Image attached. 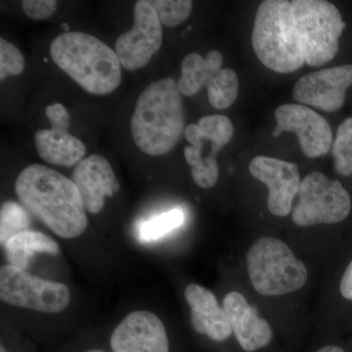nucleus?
<instances>
[{"label": "nucleus", "instance_id": "26", "mask_svg": "<svg viewBox=\"0 0 352 352\" xmlns=\"http://www.w3.org/2000/svg\"><path fill=\"white\" fill-rule=\"evenodd\" d=\"M58 2L55 0H23V11L34 20H46L56 11Z\"/></svg>", "mask_w": 352, "mask_h": 352}, {"label": "nucleus", "instance_id": "8", "mask_svg": "<svg viewBox=\"0 0 352 352\" xmlns=\"http://www.w3.org/2000/svg\"><path fill=\"white\" fill-rule=\"evenodd\" d=\"M0 298L12 307L55 314L69 307L71 292L65 284L6 264L0 268Z\"/></svg>", "mask_w": 352, "mask_h": 352}, {"label": "nucleus", "instance_id": "12", "mask_svg": "<svg viewBox=\"0 0 352 352\" xmlns=\"http://www.w3.org/2000/svg\"><path fill=\"white\" fill-rule=\"evenodd\" d=\"M251 175L268 188V210L275 217H288L300 187L298 166L275 157L258 156L249 164Z\"/></svg>", "mask_w": 352, "mask_h": 352}, {"label": "nucleus", "instance_id": "25", "mask_svg": "<svg viewBox=\"0 0 352 352\" xmlns=\"http://www.w3.org/2000/svg\"><path fill=\"white\" fill-rule=\"evenodd\" d=\"M24 69L25 58L21 51L13 43L0 38V80L20 76Z\"/></svg>", "mask_w": 352, "mask_h": 352}, {"label": "nucleus", "instance_id": "16", "mask_svg": "<svg viewBox=\"0 0 352 352\" xmlns=\"http://www.w3.org/2000/svg\"><path fill=\"white\" fill-rule=\"evenodd\" d=\"M223 309L236 339L245 351H256L270 344L273 331L270 323L259 316L244 295L239 292L227 294Z\"/></svg>", "mask_w": 352, "mask_h": 352}, {"label": "nucleus", "instance_id": "14", "mask_svg": "<svg viewBox=\"0 0 352 352\" xmlns=\"http://www.w3.org/2000/svg\"><path fill=\"white\" fill-rule=\"evenodd\" d=\"M110 346L112 352H170L163 322L147 310L127 315L113 330Z\"/></svg>", "mask_w": 352, "mask_h": 352}, {"label": "nucleus", "instance_id": "30", "mask_svg": "<svg viewBox=\"0 0 352 352\" xmlns=\"http://www.w3.org/2000/svg\"><path fill=\"white\" fill-rule=\"evenodd\" d=\"M0 352H8L3 344H0Z\"/></svg>", "mask_w": 352, "mask_h": 352}, {"label": "nucleus", "instance_id": "15", "mask_svg": "<svg viewBox=\"0 0 352 352\" xmlns=\"http://www.w3.org/2000/svg\"><path fill=\"white\" fill-rule=\"evenodd\" d=\"M71 179L80 192L85 210L94 214L103 210L105 198L118 193L120 187L112 166L105 157L96 154L76 164Z\"/></svg>", "mask_w": 352, "mask_h": 352}, {"label": "nucleus", "instance_id": "31", "mask_svg": "<svg viewBox=\"0 0 352 352\" xmlns=\"http://www.w3.org/2000/svg\"><path fill=\"white\" fill-rule=\"evenodd\" d=\"M62 28L65 30V32H69V25L63 24L62 25Z\"/></svg>", "mask_w": 352, "mask_h": 352}, {"label": "nucleus", "instance_id": "17", "mask_svg": "<svg viewBox=\"0 0 352 352\" xmlns=\"http://www.w3.org/2000/svg\"><path fill=\"white\" fill-rule=\"evenodd\" d=\"M185 300L191 309L194 330L214 342H224L232 333L230 322L217 296L205 287L190 284L185 289Z\"/></svg>", "mask_w": 352, "mask_h": 352}, {"label": "nucleus", "instance_id": "4", "mask_svg": "<svg viewBox=\"0 0 352 352\" xmlns=\"http://www.w3.org/2000/svg\"><path fill=\"white\" fill-rule=\"evenodd\" d=\"M54 63L89 94H112L122 82V64L117 53L92 34L69 32L50 44Z\"/></svg>", "mask_w": 352, "mask_h": 352}, {"label": "nucleus", "instance_id": "10", "mask_svg": "<svg viewBox=\"0 0 352 352\" xmlns=\"http://www.w3.org/2000/svg\"><path fill=\"white\" fill-rule=\"evenodd\" d=\"M277 124L272 135L279 138L283 132L298 136L300 149L308 157L324 156L333 146V132L325 118L307 106L286 104L275 111Z\"/></svg>", "mask_w": 352, "mask_h": 352}, {"label": "nucleus", "instance_id": "19", "mask_svg": "<svg viewBox=\"0 0 352 352\" xmlns=\"http://www.w3.org/2000/svg\"><path fill=\"white\" fill-rule=\"evenodd\" d=\"M3 247L8 264L24 270L29 267L31 259L38 252L52 256L60 252L56 241L46 234L30 229L14 235Z\"/></svg>", "mask_w": 352, "mask_h": 352}, {"label": "nucleus", "instance_id": "28", "mask_svg": "<svg viewBox=\"0 0 352 352\" xmlns=\"http://www.w3.org/2000/svg\"><path fill=\"white\" fill-rule=\"evenodd\" d=\"M316 352H346L342 347L336 346H328L322 347V349H319L318 351Z\"/></svg>", "mask_w": 352, "mask_h": 352}, {"label": "nucleus", "instance_id": "5", "mask_svg": "<svg viewBox=\"0 0 352 352\" xmlns=\"http://www.w3.org/2000/svg\"><path fill=\"white\" fill-rule=\"evenodd\" d=\"M247 268L252 287L265 296L294 293L302 289L308 279L305 264L277 238L254 241L248 251Z\"/></svg>", "mask_w": 352, "mask_h": 352}, {"label": "nucleus", "instance_id": "29", "mask_svg": "<svg viewBox=\"0 0 352 352\" xmlns=\"http://www.w3.org/2000/svg\"><path fill=\"white\" fill-rule=\"evenodd\" d=\"M85 352H106V351H102V349H88V351H85Z\"/></svg>", "mask_w": 352, "mask_h": 352}, {"label": "nucleus", "instance_id": "18", "mask_svg": "<svg viewBox=\"0 0 352 352\" xmlns=\"http://www.w3.org/2000/svg\"><path fill=\"white\" fill-rule=\"evenodd\" d=\"M222 65L223 56L219 51H208L205 58L198 53H190L183 59L182 76L177 80L182 94L188 97L194 96L201 88L207 87L222 69Z\"/></svg>", "mask_w": 352, "mask_h": 352}, {"label": "nucleus", "instance_id": "1", "mask_svg": "<svg viewBox=\"0 0 352 352\" xmlns=\"http://www.w3.org/2000/svg\"><path fill=\"white\" fill-rule=\"evenodd\" d=\"M339 9L324 0H266L259 6L252 43L259 61L279 74L332 61L346 28Z\"/></svg>", "mask_w": 352, "mask_h": 352}, {"label": "nucleus", "instance_id": "7", "mask_svg": "<svg viewBox=\"0 0 352 352\" xmlns=\"http://www.w3.org/2000/svg\"><path fill=\"white\" fill-rule=\"evenodd\" d=\"M351 210V199L339 180L314 171L303 178L292 219L302 227L344 221Z\"/></svg>", "mask_w": 352, "mask_h": 352}, {"label": "nucleus", "instance_id": "9", "mask_svg": "<svg viewBox=\"0 0 352 352\" xmlns=\"http://www.w3.org/2000/svg\"><path fill=\"white\" fill-rule=\"evenodd\" d=\"M163 30L149 1L139 0L134 6V25L120 34L115 51L120 64L127 71L144 68L153 56L161 50Z\"/></svg>", "mask_w": 352, "mask_h": 352}, {"label": "nucleus", "instance_id": "3", "mask_svg": "<svg viewBox=\"0 0 352 352\" xmlns=\"http://www.w3.org/2000/svg\"><path fill=\"white\" fill-rule=\"evenodd\" d=\"M184 106L177 82L156 80L139 95L131 117L134 143L145 154L163 156L177 145L185 131Z\"/></svg>", "mask_w": 352, "mask_h": 352}, {"label": "nucleus", "instance_id": "13", "mask_svg": "<svg viewBox=\"0 0 352 352\" xmlns=\"http://www.w3.org/2000/svg\"><path fill=\"white\" fill-rule=\"evenodd\" d=\"M351 85L352 65L333 67L302 76L294 87L293 96L302 105L337 112L344 106Z\"/></svg>", "mask_w": 352, "mask_h": 352}, {"label": "nucleus", "instance_id": "11", "mask_svg": "<svg viewBox=\"0 0 352 352\" xmlns=\"http://www.w3.org/2000/svg\"><path fill=\"white\" fill-rule=\"evenodd\" d=\"M51 129H41L34 134V145L38 156L54 166H75L85 159L87 147L82 141L69 132L71 116L62 104L45 109Z\"/></svg>", "mask_w": 352, "mask_h": 352}, {"label": "nucleus", "instance_id": "2", "mask_svg": "<svg viewBox=\"0 0 352 352\" xmlns=\"http://www.w3.org/2000/svg\"><path fill=\"white\" fill-rule=\"evenodd\" d=\"M15 191L25 207L59 237L74 239L87 229L80 192L73 180L58 171L32 164L21 171Z\"/></svg>", "mask_w": 352, "mask_h": 352}, {"label": "nucleus", "instance_id": "22", "mask_svg": "<svg viewBox=\"0 0 352 352\" xmlns=\"http://www.w3.org/2000/svg\"><path fill=\"white\" fill-rule=\"evenodd\" d=\"M335 170L342 176L352 175V117L339 126L333 142Z\"/></svg>", "mask_w": 352, "mask_h": 352}, {"label": "nucleus", "instance_id": "24", "mask_svg": "<svg viewBox=\"0 0 352 352\" xmlns=\"http://www.w3.org/2000/svg\"><path fill=\"white\" fill-rule=\"evenodd\" d=\"M149 3L161 24L168 28H175L185 22L193 8V2L190 0H151Z\"/></svg>", "mask_w": 352, "mask_h": 352}, {"label": "nucleus", "instance_id": "23", "mask_svg": "<svg viewBox=\"0 0 352 352\" xmlns=\"http://www.w3.org/2000/svg\"><path fill=\"white\" fill-rule=\"evenodd\" d=\"M184 220V212L179 208L164 212L143 223L139 232V238L143 242L159 240L160 238L182 226Z\"/></svg>", "mask_w": 352, "mask_h": 352}, {"label": "nucleus", "instance_id": "6", "mask_svg": "<svg viewBox=\"0 0 352 352\" xmlns=\"http://www.w3.org/2000/svg\"><path fill=\"white\" fill-rule=\"evenodd\" d=\"M232 122L223 115L201 118L198 124L186 126L184 136L190 146L184 148V157L191 166L194 182L203 189L214 187L219 180L217 155L233 138Z\"/></svg>", "mask_w": 352, "mask_h": 352}, {"label": "nucleus", "instance_id": "27", "mask_svg": "<svg viewBox=\"0 0 352 352\" xmlns=\"http://www.w3.org/2000/svg\"><path fill=\"white\" fill-rule=\"evenodd\" d=\"M340 294L346 300H352V261L347 265L340 285Z\"/></svg>", "mask_w": 352, "mask_h": 352}, {"label": "nucleus", "instance_id": "20", "mask_svg": "<svg viewBox=\"0 0 352 352\" xmlns=\"http://www.w3.org/2000/svg\"><path fill=\"white\" fill-rule=\"evenodd\" d=\"M210 105L217 110L232 106L239 94V78L232 69H221L207 87Z\"/></svg>", "mask_w": 352, "mask_h": 352}, {"label": "nucleus", "instance_id": "21", "mask_svg": "<svg viewBox=\"0 0 352 352\" xmlns=\"http://www.w3.org/2000/svg\"><path fill=\"white\" fill-rule=\"evenodd\" d=\"M31 217L28 208L16 201H7L0 210V244L2 247L16 234L29 230Z\"/></svg>", "mask_w": 352, "mask_h": 352}]
</instances>
